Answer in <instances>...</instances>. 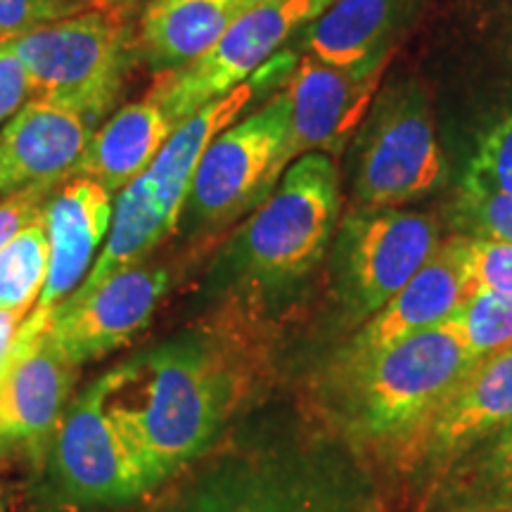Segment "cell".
<instances>
[{
	"mask_svg": "<svg viewBox=\"0 0 512 512\" xmlns=\"http://www.w3.org/2000/svg\"><path fill=\"white\" fill-rule=\"evenodd\" d=\"M238 320L178 332L95 380L145 491L207 453L245 403L261 354Z\"/></svg>",
	"mask_w": 512,
	"mask_h": 512,
	"instance_id": "cell-1",
	"label": "cell"
},
{
	"mask_svg": "<svg viewBox=\"0 0 512 512\" xmlns=\"http://www.w3.org/2000/svg\"><path fill=\"white\" fill-rule=\"evenodd\" d=\"M339 219V176L323 152L287 166L280 183L214 261V283L264 304L304 283L323 261Z\"/></svg>",
	"mask_w": 512,
	"mask_h": 512,
	"instance_id": "cell-2",
	"label": "cell"
},
{
	"mask_svg": "<svg viewBox=\"0 0 512 512\" xmlns=\"http://www.w3.org/2000/svg\"><path fill=\"white\" fill-rule=\"evenodd\" d=\"M294 67L297 60L292 53L275 55L245 83L176 126L155 162L119 192L105 249L86 280L67 299L86 297L121 268L150 259L171 235H176L192 176L211 140L233 124L261 93L290 79Z\"/></svg>",
	"mask_w": 512,
	"mask_h": 512,
	"instance_id": "cell-3",
	"label": "cell"
},
{
	"mask_svg": "<svg viewBox=\"0 0 512 512\" xmlns=\"http://www.w3.org/2000/svg\"><path fill=\"white\" fill-rule=\"evenodd\" d=\"M475 363L451 323L415 332L358 366L332 370L349 437L396 458Z\"/></svg>",
	"mask_w": 512,
	"mask_h": 512,
	"instance_id": "cell-4",
	"label": "cell"
},
{
	"mask_svg": "<svg viewBox=\"0 0 512 512\" xmlns=\"http://www.w3.org/2000/svg\"><path fill=\"white\" fill-rule=\"evenodd\" d=\"M292 162L290 98L283 91L211 140L192 176L176 235L188 245L216 238L259 209Z\"/></svg>",
	"mask_w": 512,
	"mask_h": 512,
	"instance_id": "cell-5",
	"label": "cell"
},
{
	"mask_svg": "<svg viewBox=\"0 0 512 512\" xmlns=\"http://www.w3.org/2000/svg\"><path fill=\"white\" fill-rule=\"evenodd\" d=\"M29 72L31 95L93 124L117 105L136 55L124 10H81L12 41Z\"/></svg>",
	"mask_w": 512,
	"mask_h": 512,
	"instance_id": "cell-6",
	"label": "cell"
},
{
	"mask_svg": "<svg viewBox=\"0 0 512 512\" xmlns=\"http://www.w3.org/2000/svg\"><path fill=\"white\" fill-rule=\"evenodd\" d=\"M430 100L418 81L377 98L351 143V188L363 209H394L422 200L446 183Z\"/></svg>",
	"mask_w": 512,
	"mask_h": 512,
	"instance_id": "cell-7",
	"label": "cell"
},
{
	"mask_svg": "<svg viewBox=\"0 0 512 512\" xmlns=\"http://www.w3.org/2000/svg\"><path fill=\"white\" fill-rule=\"evenodd\" d=\"M441 242L439 221L399 209H361L339 223L330 280L344 316L366 323L427 264Z\"/></svg>",
	"mask_w": 512,
	"mask_h": 512,
	"instance_id": "cell-8",
	"label": "cell"
},
{
	"mask_svg": "<svg viewBox=\"0 0 512 512\" xmlns=\"http://www.w3.org/2000/svg\"><path fill=\"white\" fill-rule=\"evenodd\" d=\"M335 0H259L195 62L157 74L150 95L176 126L223 98L275 57L294 31L306 29Z\"/></svg>",
	"mask_w": 512,
	"mask_h": 512,
	"instance_id": "cell-9",
	"label": "cell"
},
{
	"mask_svg": "<svg viewBox=\"0 0 512 512\" xmlns=\"http://www.w3.org/2000/svg\"><path fill=\"white\" fill-rule=\"evenodd\" d=\"M53 313L36 311L19 325L12 361L0 380V444L22 448L36 472L48 465L50 448L69 406L79 366L50 337Z\"/></svg>",
	"mask_w": 512,
	"mask_h": 512,
	"instance_id": "cell-10",
	"label": "cell"
},
{
	"mask_svg": "<svg viewBox=\"0 0 512 512\" xmlns=\"http://www.w3.org/2000/svg\"><path fill=\"white\" fill-rule=\"evenodd\" d=\"M512 422V344L475 358L394 463L418 475H446L472 448Z\"/></svg>",
	"mask_w": 512,
	"mask_h": 512,
	"instance_id": "cell-11",
	"label": "cell"
},
{
	"mask_svg": "<svg viewBox=\"0 0 512 512\" xmlns=\"http://www.w3.org/2000/svg\"><path fill=\"white\" fill-rule=\"evenodd\" d=\"M48 467L55 498L72 508H112L147 494L105 411L98 382L69 401Z\"/></svg>",
	"mask_w": 512,
	"mask_h": 512,
	"instance_id": "cell-12",
	"label": "cell"
},
{
	"mask_svg": "<svg viewBox=\"0 0 512 512\" xmlns=\"http://www.w3.org/2000/svg\"><path fill=\"white\" fill-rule=\"evenodd\" d=\"M152 256L121 268L86 297L64 299L53 311L50 337L74 366L126 347L152 323L174 285L171 261Z\"/></svg>",
	"mask_w": 512,
	"mask_h": 512,
	"instance_id": "cell-13",
	"label": "cell"
},
{
	"mask_svg": "<svg viewBox=\"0 0 512 512\" xmlns=\"http://www.w3.org/2000/svg\"><path fill=\"white\" fill-rule=\"evenodd\" d=\"M392 53L347 64L320 62L306 55L287 79L292 159L323 152L339 155L356 136L375 100Z\"/></svg>",
	"mask_w": 512,
	"mask_h": 512,
	"instance_id": "cell-14",
	"label": "cell"
},
{
	"mask_svg": "<svg viewBox=\"0 0 512 512\" xmlns=\"http://www.w3.org/2000/svg\"><path fill=\"white\" fill-rule=\"evenodd\" d=\"M472 292L467 271V238L451 235L441 240L427 264L394 294L339 354L337 368L358 366L415 332L446 323Z\"/></svg>",
	"mask_w": 512,
	"mask_h": 512,
	"instance_id": "cell-15",
	"label": "cell"
},
{
	"mask_svg": "<svg viewBox=\"0 0 512 512\" xmlns=\"http://www.w3.org/2000/svg\"><path fill=\"white\" fill-rule=\"evenodd\" d=\"M93 133L83 114L31 98L0 131V192L72 178Z\"/></svg>",
	"mask_w": 512,
	"mask_h": 512,
	"instance_id": "cell-16",
	"label": "cell"
},
{
	"mask_svg": "<svg viewBox=\"0 0 512 512\" xmlns=\"http://www.w3.org/2000/svg\"><path fill=\"white\" fill-rule=\"evenodd\" d=\"M112 214V192L93 178L72 176L57 185L43 211L50 266L36 311L53 313L86 280L95 252L110 233Z\"/></svg>",
	"mask_w": 512,
	"mask_h": 512,
	"instance_id": "cell-17",
	"label": "cell"
},
{
	"mask_svg": "<svg viewBox=\"0 0 512 512\" xmlns=\"http://www.w3.org/2000/svg\"><path fill=\"white\" fill-rule=\"evenodd\" d=\"M259 0H150L138 22L136 55L164 74L195 62Z\"/></svg>",
	"mask_w": 512,
	"mask_h": 512,
	"instance_id": "cell-18",
	"label": "cell"
},
{
	"mask_svg": "<svg viewBox=\"0 0 512 512\" xmlns=\"http://www.w3.org/2000/svg\"><path fill=\"white\" fill-rule=\"evenodd\" d=\"M420 5L422 0H335L304 29V48L309 57L339 67L394 53L396 38Z\"/></svg>",
	"mask_w": 512,
	"mask_h": 512,
	"instance_id": "cell-19",
	"label": "cell"
},
{
	"mask_svg": "<svg viewBox=\"0 0 512 512\" xmlns=\"http://www.w3.org/2000/svg\"><path fill=\"white\" fill-rule=\"evenodd\" d=\"M176 124L150 93L128 102L93 133L86 155L72 176H86L102 188L121 192L155 162Z\"/></svg>",
	"mask_w": 512,
	"mask_h": 512,
	"instance_id": "cell-20",
	"label": "cell"
},
{
	"mask_svg": "<svg viewBox=\"0 0 512 512\" xmlns=\"http://www.w3.org/2000/svg\"><path fill=\"white\" fill-rule=\"evenodd\" d=\"M50 266L46 219L22 228L0 249V311L24 318L31 304L41 299Z\"/></svg>",
	"mask_w": 512,
	"mask_h": 512,
	"instance_id": "cell-21",
	"label": "cell"
},
{
	"mask_svg": "<svg viewBox=\"0 0 512 512\" xmlns=\"http://www.w3.org/2000/svg\"><path fill=\"white\" fill-rule=\"evenodd\" d=\"M460 463L467 498L479 505L477 510L512 512V422Z\"/></svg>",
	"mask_w": 512,
	"mask_h": 512,
	"instance_id": "cell-22",
	"label": "cell"
},
{
	"mask_svg": "<svg viewBox=\"0 0 512 512\" xmlns=\"http://www.w3.org/2000/svg\"><path fill=\"white\" fill-rule=\"evenodd\" d=\"M472 356H486L512 344V297L472 290L448 318Z\"/></svg>",
	"mask_w": 512,
	"mask_h": 512,
	"instance_id": "cell-23",
	"label": "cell"
},
{
	"mask_svg": "<svg viewBox=\"0 0 512 512\" xmlns=\"http://www.w3.org/2000/svg\"><path fill=\"white\" fill-rule=\"evenodd\" d=\"M448 221L456 235L465 238L512 242V195L460 183L448 207Z\"/></svg>",
	"mask_w": 512,
	"mask_h": 512,
	"instance_id": "cell-24",
	"label": "cell"
},
{
	"mask_svg": "<svg viewBox=\"0 0 512 512\" xmlns=\"http://www.w3.org/2000/svg\"><path fill=\"white\" fill-rule=\"evenodd\" d=\"M463 183L512 195V107L484 128Z\"/></svg>",
	"mask_w": 512,
	"mask_h": 512,
	"instance_id": "cell-25",
	"label": "cell"
},
{
	"mask_svg": "<svg viewBox=\"0 0 512 512\" xmlns=\"http://www.w3.org/2000/svg\"><path fill=\"white\" fill-rule=\"evenodd\" d=\"M86 10L83 0H0V43Z\"/></svg>",
	"mask_w": 512,
	"mask_h": 512,
	"instance_id": "cell-26",
	"label": "cell"
},
{
	"mask_svg": "<svg viewBox=\"0 0 512 512\" xmlns=\"http://www.w3.org/2000/svg\"><path fill=\"white\" fill-rule=\"evenodd\" d=\"M467 271L472 290L512 297V242L467 238Z\"/></svg>",
	"mask_w": 512,
	"mask_h": 512,
	"instance_id": "cell-27",
	"label": "cell"
},
{
	"mask_svg": "<svg viewBox=\"0 0 512 512\" xmlns=\"http://www.w3.org/2000/svg\"><path fill=\"white\" fill-rule=\"evenodd\" d=\"M60 183H34L27 188H19L10 192L3 202H0V249L15 238L22 228L29 223L41 219L46 204Z\"/></svg>",
	"mask_w": 512,
	"mask_h": 512,
	"instance_id": "cell-28",
	"label": "cell"
},
{
	"mask_svg": "<svg viewBox=\"0 0 512 512\" xmlns=\"http://www.w3.org/2000/svg\"><path fill=\"white\" fill-rule=\"evenodd\" d=\"M31 95L29 72L12 41L0 43V124L15 117Z\"/></svg>",
	"mask_w": 512,
	"mask_h": 512,
	"instance_id": "cell-29",
	"label": "cell"
},
{
	"mask_svg": "<svg viewBox=\"0 0 512 512\" xmlns=\"http://www.w3.org/2000/svg\"><path fill=\"white\" fill-rule=\"evenodd\" d=\"M19 325H22V318L15 316V313L0 311V380H3V375L10 368L12 342H15Z\"/></svg>",
	"mask_w": 512,
	"mask_h": 512,
	"instance_id": "cell-30",
	"label": "cell"
},
{
	"mask_svg": "<svg viewBox=\"0 0 512 512\" xmlns=\"http://www.w3.org/2000/svg\"><path fill=\"white\" fill-rule=\"evenodd\" d=\"M157 512H226V505L219 501H211V498H197V501H188V503H174L171 508H164Z\"/></svg>",
	"mask_w": 512,
	"mask_h": 512,
	"instance_id": "cell-31",
	"label": "cell"
},
{
	"mask_svg": "<svg viewBox=\"0 0 512 512\" xmlns=\"http://www.w3.org/2000/svg\"><path fill=\"white\" fill-rule=\"evenodd\" d=\"M226 512H283L280 505H271V503H247V505H240V508H228L226 505Z\"/></svg>",
	"mask_w": 512,
	"mask_h": 512,
	"instance_id": "cell-32",
	"label": "cell"
},
{
	"mask_svg": "<svg viewBox=\"0 0 512 512\" xmlns=\"http://www.w3.org/2000/svg\"><path fill=\"white\" fill-rule=\"evenodd\" d=\"M472 512H505V510H472Z\"/></svg>",
	"mask_w": 512,
	"mask_h": 512,
	"instance_id": "cell-33",
	"label": "cell"
},
{
	"mask_svg": "<svg viewBox=\"0 0 512 512\" xmlns=\"http://www.w3.org/2000/svg\"><path fill=\"white\" fill-rule=\"evenodd\" d=\"M105 3L112 5V3H124V0H105Z\"/></svg>",
	"mask_w": 512,
	"mask_h": 512,
	"instance_id": "cell-34",
	"label": "cell"
},
{
	"mask_svg": "<svg viewBox=\"0 0 512 512\" xmlns=\"http://www.w3.org/2000/svg\"><path fill=\"white\" fill-rule=\"evenodd\" d=\"M0 512H5V510H3V503H0Z\"/></svg>",
	"mask_w": 512,
	"mask_h": 512,
	"instance_id": "cell-35",
	"label": "cell"
},
{
	"mask_svg": "<svg viewBox=\"0 0 512 512\" xmlns=\"http://www.w3.org/2000/svg\"><path fill=\"white\" fill-rule=\"evenodd\" d=\"M50 512H53V510H50ZM55 512H60V510H55Z\"/></svg>",
	"mask_w": 512,
	"mask_h": 512,
	"instance_id": "cell-36",
	"label": "cell"
}]
</instances>
